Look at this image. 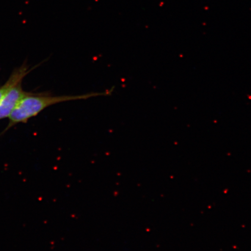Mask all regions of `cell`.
Masks as SVG:
<instances>
[{
  "mask_svg": "<svg viewBox=\"0 0 251 251\" xmlns=\"http://www.w3.org/2000/svg\"><path fill=\"white\" fill-rule=\"evenodd\" d=\"M112 90L102 93H92L83 95L51 96L47 94L28 93L22 99L8 117V127L21 123H26L46 108L61 102L87 100L93 97L111 95Z\"/></svg>",
  "mask_w": 251,
  "mask_h": 251,
  "instance_id": "1",
  "label": "cell"
},
{
  "mask_svg": "<svg viewBox=\"0 0 251 251\" xmlns=\"http://www.w3.org/2000/svg\"><path fill=\"white\" fill-rule=\"evenodd\" d=\"M22 82L12 86L0 102V119L8 118L18 103L27 95L28 93L24 90Z\"/></svg>",
  "mask_w": 251,
  "mask_h": 251,
  "instance_id": "2",
  "label": "cell"
},
{
  "mask_svg": "<svg viewBox=\"0 0 251 251\" xmlns=\"http://www.w3.org/2000/svg\"><path fill=\"white\" fill-rule=\"evenodd\" d=\"M30 70L26 65H22L16 69L9 76L5 83L0 87V102L4 97L7 91L16 83L23 81L24 78L29 73Z\"/></svg>",
  "mask_w": 251,
  "mask_h": 251,
  "instance_id": "3",
  "label": "cell"
}]
</instances>
